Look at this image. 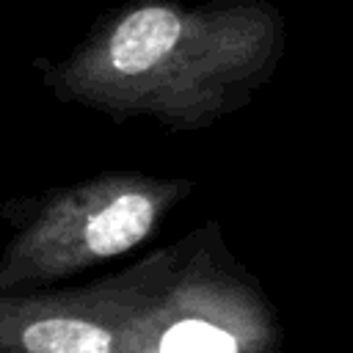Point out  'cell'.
<instances>
[{
	"mask_svg": "<svg viewBox=\"0 0 353 353\" xmlns=\"http://www.w3.org/2000/svg\"><path fill=\"white\" fill-rule=\"evenodd\" d=\"M190 190L179 176L105 171L6 201L14 234L0 251V290L52 287L138 248Z\"/></svg>",
	"mask_w": 353,
	"mask_h": 353,
	"instance_id": "7a4b0ae2",
	"label": "cell"
},
{
	"mask_svg": "<svg viewBox=\"0 0 353 353\" xmlns=\"http://www.w3.org/2000/svg\"><path fill=\"white\" fill-rule=\"evenodd\" d=\"M284 52V19L265 0L182 6L138 0L102 17L44 88L116 121L154 119L199 130L243 108Z\"/></svg>",
	"mask_w": 353,
	"mask_h": 353,
	"instance_id": "6da1fadb",
	"label": "cell"
}]
</instances>
